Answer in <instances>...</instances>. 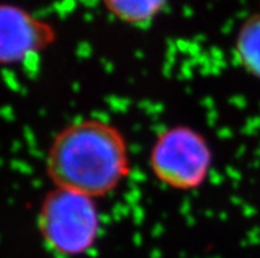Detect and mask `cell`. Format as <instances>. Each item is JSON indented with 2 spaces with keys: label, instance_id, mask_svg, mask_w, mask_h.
Segmentation results:
<instances>
[{
  "label": "cell",
  "instance_id": "cell-1",
  "mask_svg": "<svg viewBox=\"0 0 260 258\" xmlns=\"http://www.w3.org/2000/svg\"><path fill=\"white\" fill-rule=\"evenodd\" d=\"M129 171L124 133L102 119H78L63 127L46 156V174L53 186L94 199L114 193Z\"/></svg>",
  "mask_w": 260,
  "mask_h": 258
},
{
  "label": "cell",
  "instance_id": "cell-5",
  "mask_svg": "<svg viewBox=\"0 0 260 258\" xmlns=\"http://www.w3.org/2000/svg\"><path fill=\"white\" fill-rule=\"evenodd\" d=\"M238 65L260 81V12L251 13L241 24L234 40Z\"/></svg>",
  "mask_w": 260,
  "mask_h": 258
},
{
  "label": "cell",
  "instance_id": "cell-4",
  "mask_svg": "<svg viewBox=\"0 0 260 258\" xmlns=\"http://www.w3.org/2000/svg\"><path fill=\"white\" fill-rule=\"evenodd\" d=\"M56 28L13 4H0V63L16 65L56 43Z\"/></svg>",
  "mask_w": 260,
  "mask_h": 258
},
{
  "label": "cell",
  "instance_id": "cell-3",
  "mask_svg": "<svg viewBox=\"0 0 260 258\" xmlns=\"http://www.w3.org/2000/svg\"><path fill=\"white\" fill-rule=\"evenodd\" d=\"M148 164L155 179L175 191H194L208 180L213 151L208 138L190 125L165 128L151 146Z\"/></svg>",
  "mask_w": 260,
  "mask_h": 258
},
{
  "label": "cell",
  "instance_id": "cell-2",
  "mask_svg": "<svg viewBox=\"0 0 260 258\" xmlns=\"http://www.w3.org/2000/svg\"><path fill=\"white\" fill-rule=\"evenodd\" d=\"M37 226L52 252L63 257H81L98 242L102 219L96 199L54 187L41 203Z\"/></svg>",
  "mask_w": 260,
  "mask_h": 258
},
{
  "label": "cell",
  "instance_id": "cell-6",
  "mask_svg": "<svg viewBox=\"0 0 260 258\" xmlns=\"http://www.w3.org/2000/svg\"><path fill=\"white\" fill-rule=\"evenodd\" d=\"M114 19L131 26L152 24L167 8L169 0H101Z\"/></svg>",
  "mask_w": 260,
  "mask_h": 258
}]
</instances>
